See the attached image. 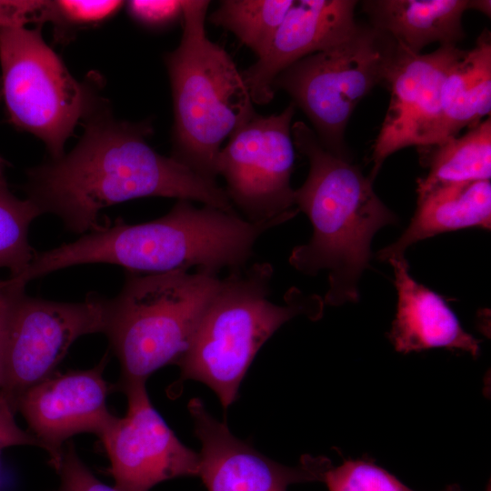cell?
I'll list each match as a JSON object with an SVG mask.
<instances>
[{"label":"cell","mask_w":491,"mask_h":491,"mask_svg":"<svg viewBox=\"0 0 491 491\" xmlns=\"http://www.w3.org/2000/svg\"><path fill=\"white\" fill-rule=\"evenodd\" d=\"M329 491H414L386 470L365 460H346L330 466L324 475ZM443 491H464L457 485Z\"/></svg>","instance_id":"603a6c76"},{"label":"cell","mask_w":491,"mask_h":491,"mask_svg":"<svg viewBox=\"0 0 491 491\" xmlns=\"http://www.w3.org/2000/svg\"><path fill=\"white\" fill-rule=\"evenodd\" d=\"M18 281L19 279L16 277L0 279V327L5 301L17 285Z\"/></svg>","instance_id":"83f0119b"},{"label":"cell","mask_w":491,"mask_h":491,"mask_svg":"<svg viewBox=\"0 0 491 491\" xmlns=\"http://www.w3.org/2000/svg\"><path fill=\"white\" fill-rule=\"evenodd\" d=\"M356 4L354 0L295 1L266 54L241 72L253 103L266 105L274 98L273 82L284 69L351 35L358 25Z\"/></svg>","instance_id":"9a60e30c"},{"label":"cell","mask_w":491,"mask_h":491,"mask_svg":"<svg viewBox=\"0 0 491 491\" xmlns=\"http://www.w3.org/2000/svg\"><path fill=\"white\" fill-rule=\"evenodd\" d=\"M107 362L106 353L90 369L55 373L28 389L16 403L15 410L48 453L55 469L71 436L93 433L100 437L115 416L106 403L114 389L104 378Z\"/></svg>","instance_id":"4fadbf2b"},{"label":"cell","mask_w":491,"mask_h":491,"mask_svg":"<svg viewBox=\"0 0 491 491\" xmlns=\"http://www.w3.org/2000/svg\"><path fill=\"white\" fill-rule=\"evenodd\" d=\"M293 0H225L208 16L217 26L231 31L259 58L267 51Z\"/></svg>","instance_id":"44dd1931"},{"label":"cell","mask_w":491,"mask_h":491,"mask_svg":"<svg viewBox=\"0 0 491 491\" xmlns=\"http://www.w3.org/2000/svg\"><path fill=\"white\" fill-rule=\"evenodd\" d=\"M5 167L0 157V268L8 269L9 277H18L36 253L29 244L28 232L32 222L42 214L31 200L12 194Z\"/></svg>","instance_id":"7402d4cb"},{"label":"cell","mask_w":491,"mask_h":491,"mask_svg":"<svg viewBox=\"0 0 491 491\" xmlns=\"http://www.w3.org/2000/svg\"><path fill=\"white\" fill-rule=\"evenodd\" d=\"M273 267L255 263L231 270L206 306L185 353L175 365L181 379L209 386L227 408L261 346L286 322L306 315L321 316L324 301L297 289L285 306L269 300Z\"/></svg>","instance_id":"5b68a950"},{"label":"cell","mask_w":491,"mask_h":491,"mask_svg":"<svg viewBox=\"0 0 491 491\" xmlns=\"http://www.w3.org/2000/svg\"><path fill=\"white\" fill-rule=\"evenodd\" d=\"M19 279V278H18ZM19 282L7 297L0 327V394L13 410L28 389L55 374L80 336L105 333L108 298L89 294L81 302L28 296Z\"/></svg>","instance_id":"9c48e42d"},{"label":"cell","mask_w":491,"mask_h":491,"mask_svg":"<svg viewBox=\"0 0 491 491\" xmlns=\"http://www.w3.org/2000/svg\"><path fill=\"white\" fill-rule=\"evenodd\" d=\"M3 95L11 121L40 138L52 159L94 107L91 91L75 80L45 44L39 28L0 26Z\"/></svg>","instance_id":"ba28073f"},{"label":"cell","mask_w":491,"mask_h":491,"mask_svg":"<svg viewBox=\"0 0 491 491\" xmlns=\"http://www.w3.org/2000/svg\"><path fill=\"white\" fill-rule=\"evenodd\" d=\"M122 1H52V22L67 25H84L100 22L113 15Z\"/></svg>","instance_id":"cb8c5ba5"},{"label":"cell","mask_w":491,"mask_h":491,"mask_svg":"<svg viewBox=\"0 0 491 491\" xmlns=\"http://www.w3.org/2000/svg\"><path fill=\"white\" fill-rule=\"evenodd\" d=\"M427 175L417 180V193L434 187L491 178V120L488 117L460 136L425 147Z\"/></svg>","instance_id":"ffe728a7"},{"label":"cell","mask_w":491,"mask_h":491,"mask_svg":"<svg viewBox=\"0 0 491 491\" xmlns=\"http://www.w3.org/2000/svg\"><path fill=\"white\" fill-rule=\"evenodd\" d=\"M56 473L60 484L55 491H119L99 481L79 457L73 442L65 445Z\"/></svg>","instance_id":"d4e9b609"},{"label":"cell","mask_w":491,"mask_h":491,"mask_svg":"<svg viewBox=\"0 0 491 491\" xmlns=\"http://www.w3.org/2000/svg\"><path fill=\"white\" fill-rule=\"evenodd\" d=\"M220 283L197 270L126 276L119 294L108 298L105 335L121 376L114 389L145 383L159 368L176 364Z\"/></svg>","instance_id":"8992f818"},{"label":"cell","mask_w":491,"mask_h":491,"mask_svg":"<svg viewBox=\"0 0 491 491\" xmlns=\"http://www.w3.org/2000/svg\"><path fill=\"white\" fill-rule=\"evenodd\" d=\"M398 45L369 23H358L342 41L280 72L273 90H284L307 116L322 145L349 157L344 135L358 103L385 84Z\"/></svg>","instance_id":"52a82bcc"},{"label":"cell","mask_w":491,"mask_h":491,"mask_svg":"<svg viewBox=\"0 0 491 491\" xmlns=\"http://www.w3.org/2000/svg\"><path fill=\"white\" fill-rule=\"evenodd\" d=\"M394 270L397 306L388 338L400 353L444 347L479 355L476 338L465 331L455 313L436 293L409 273L405 256L387 260Z\"/></svg>","instance_id":"2e32d148"},{"label":"cell","mask_w":491,"mask_h":491,"mask_svg":"<svg viewBox=\"0 0 491 491\" xmlns=\"http://www.w3.org/2000/svg\"><path fill=\"white\" fill-rule=\"evenodd\" d=\"M295 111L291 103L279 114L263 116L256 113L218 154L217 175L224 176L230 202L250 223H286L299 212L290 184Z\"/></svg>","instance_id":"30bf717a"},{"label":"cell","mask_w":491,"mask_h":491,"mask_svg":"<svg viewBox=\"0 0 491 491\" xmlns=\"http://www.w3.org/2000/svg\"><path fill=\"white\" fill-rule=\"evenodd\" d=\"M487 491H490V486H488Z\"/></svg>","instance_id":"f1b7e54d"},{"label":"cell","mask_w":491,"mask_h":491,"mask_svg":"<svg viewBox=\"0 0 491 491\" xmlns=\"http://www.w3.org/2000/svg\"><path fill=\"white\" fill-rule=\"evenodd\" d=\"M85 133L68 154L27 170V198L42 215L60 218L75 234L100 228L98 215L112 205L145 196L198 201L235 214L225 189L147 143L149 121L115 119L95 106Z\"/></svg>","instance_id":"6da1fadb"},{"label":"cell","mask_w":491,"mask_h":491,"mask_svg":"<svg viewBox=\"0 0 491 491\" xmlns=\"http://www.w3.org/2000/svg\"><path fill=\"white\" fill-rule=\"evenodd\" d=\"M127 10L135 21L150 27L168 25L183 16L182 1L176 0H133L127 2Z\"/></svg>","instance_id":"484cf974"},{"label":"cell","mask_w":491,"mask_h":491,"mask_svg":"<svg viewBox=\"0 0 491 491\" xmlns=\"http://www.w3.org/2000/svg\"><path fill=\"white\" fill-rule=\"evenodd\" d=\"M413 218L400 237L377 253L380 261L404 256L413 244L467 227H491L490 181L446 185L417 193Z\"/></svg>","instance_id":"ac0fdd59"},{"label":"cell","mask_w":491,"mask_h":491,"mask_svg":"<svg viewBox=\"0 0 491 491\" xmlns=\"http://www.w3.org/2000/svg\"><path fill=\"white\" fill-rule=\"evenodd\" d=\"M127 397L123 417L115 416L100 439L119 491H149L179 476H198L199 455L185 446L153 406L145 383L119 389Z\"/></svg>","instance_id":"8fae6325"},{"label":"cell","mask_w":491,"mask_h":491,"mask_svg":"<svg viewBox=\"0 0 491 491\" xmlns=\"http://www.w3.org/2000/svg\"><path fill=\"white\" fill-rule=\"evenodd\" d=\"M15 411L0 394V450L14 446H35L40 442L27 431L21 429L15 420Z\"/></svg>","instance_id":"4316f807"},{"label":"cell","mask_w":491,"mask_h":491,"mask_svg":"<svg viewBox=\"0 0 491 491\" xmlns=\"http://www.w3.org/2000/svg\"><path fill=\"white\" fill-rule=\"evenodd\" d=\"M361 5L370 25L420 54L432 43L457 45L465 38L463 14L476 10V0H367Z\"/></svg>","instance_id":"e0dca14e"},{"label":"cell","mask_w":491,"mask_h":491,"mask_svg":"<svg viewBox=\"0 0 491 491\" xmlns=\"http://www.w3.org/2000/svg\"><path fill=\"white\" fill-rule=\"evenodd\" d=\"M179 45L165 54L174 108L171 157L215 181L223 142L256 112L249 90L227 52L209 40V1L185 0Z\"/></svg>","instance_id":"277c9868"},{"label":"cell","mask_w":491,"mask_h":491,"mask_svg":"<svg viewBox=\"0 0 491 491\" xmlns=\"http://www.w3.org/2000/svg\"><path fill=\"white\" fill-rule=\"evenodd\" d=\"M491 111V36L485 29L475 46L465 50L446 75L441 89L438 143L473 128ZM436 144V145H437Z\"/></svg>","instance_id":"d6986e66"},{"label":"cell","mask_w":491,"mask_h":491,"mask_svg":"<svg viewBox=\"0 0 491 491\" xmlns=\"http://www.w3.org/2000/svg\"><path fill=\"white\" fill-rule=\"evenodd\" d=\"M464 52L457 45H440L423 55L398 45L385 83L391 99L373 145V167L368 175L372 180L393 153L406 146L425 148L438 143L442 85Z\"/></svg>","instance_id":"7c38bea8"},{"label":"cell","mask_w":491,"mask_h":491,"mask_svg":"<svg viewBox=\"0 0 491 491\" xmlns=\"http://www.w3.org/2000/svg\"><path fill=\"white\" fill-rule=\"evenodd\" d=\"M188 410L201 444L198 476L208 491H286L291 484L323 481L331 466L326 458L312 456L296 466L278 464L235 437L200 399L193 398Z\"/></svg>","instance_id":"5bb4252c"},{"label":"cell","mask_w":491,"mask_h":491,"mask_svg":"<svg viewBox=\"0 0 491 491\" xmlns=\"http://www.w3.org/2000/svg\"><path fill=\"white\" fill-rule=\"evenodd\" d=\"M282 223L253 224L214 206L196 207L178 199L165 215L130 225L121 220L85 234L74 242L35 253L22 277L28 283L59 269L95 263L123 266L130 273L240 269L257 239Z\"/></svg>","instance_id":"7a4b0ae2"},{"label":"cell","mask_w":491,"mask_h":491,"mask_svg":"<svg viewBox=\"0 0 491 491\" xmlns=\"http://www.w3.org/2000/svg\"><path fill=\"white\" fill-rule=\"evenodd\" d=\"M291 133L295 147L309 162L305 183L295 190V204L309 218L313 234L292 250L289 263L304 275L327 272L325 304L356 303L360 277L369 266L372 239L382 227L396 224L397 216L349 157L325 148L302 121L292 125Z\"/></svg>","instance_id":"3957f363"}]
</instances>
